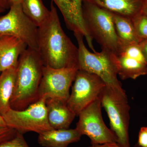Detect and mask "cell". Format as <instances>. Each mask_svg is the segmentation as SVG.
<instances>
[{
    "mask_svg": "<svg viewBox=\"0 0 147 147\" xmlns=\"http://www.w3.org/2000/svg\"><path fill=\"white\" fill-rule=\"evenodd\" d=\"M50 10L49 17L38 28V51L44 65L54 68H78V47L64 31L52 1Z\"/></svg>",
    "mask_w": 147,
    "mask_h": 147,
    "instance_id": "1",
    "label": "cell"
},
{
    "mask_svg": "<svg viewBox=\"0 0 147 147\" xmlns=\"http://www.w3.org/2000/svg\"><path fill=\"white\" fill-rule=\"evenodd\" d=\"M44 63L38 51L28 47L19 57L11 108L23 110L38 100Z\"/></svg>",
    "mask_w": 147,
    "mask_h": 147,
    "instance_id": "2",
    "label": "cell"
},
{
    "mask_svg": "<svg viewBox=\"0 0 147 147\" xmlns=\"http://www.w3.org/2000/svg\"><path fill=\"white\" fill-rule=\"evenodd\" d=\"M74 36L78 45V69L97 75L107 86L123 88L117 78V64L115 54L104 50L99 53H91L84 44L83 36Z\"/></svg>",
    "mask_w": 147,
    "mask_h": 147,
    "instance_id": "3",
    "label": "cell"
},
{
    "mask_svg": "<svg viewBox=\"0 0 147 147\" xmlns=\"http://www.w3.org/2000/svg\"><path fill=\"white\" fill-rule=\"evenodd\" d=\"M83 14L88 32L102 50L116 54L122 45L117 35L112 13L93 4L83 2Z\"/></svg>",
    "mask_w": 147,
    "mask_h": 147,
    "instance_id": "4",
    "label": "cell"
},
{
    "mask_svg": "<svg viewBox=\"0 0 147 147\" xmlns=\"http://www.w3.org/2000/svg\"><path fill=\"white\" fill-rule=\"evenodd\" d=\"M100 98L101 105L110 119V129L117 139L118 144L122 146L130 147L129 136L130 107L124 90L106 86Z\"/></svg>",
    "mask_w": 147,
    "mask_h": 147,
    "instance_id": "5",
    "label": "cell"
},
{
    "mask_svg": "<svg viewBox=\"0 0 147 147\" xmlns=\"http://www.w3.org/2000/svg\"><path fill=\"white\" fill-rule=\"evenodd\" d=\"M46 99L41 98L23 110L11 108L3 117L7 127L24 134L28 132L40 134L53 129L48 122Z\"/></svg>",
    "mask_w": 147,
    "mask_h": 147,
    "instance_id": "6",
    "label": "cell"
},
{
    "mask_svg": "<svg viewBox=\"0 0 147 147\" xmlns=\"http://www.w3.org/2000/svg\"><path fill=\"white\" fill-rule=\"evenodd\" d=\"M102 107L99 96L79 113L75 129L82 136L88 137L91 144L117 143L115 134L103 121Z\"/></svg>",
    "mask_w": 147,
    "mask_h": 147,
    "instance_id": "7",
    "label": "cell"
},
{
    "mask_svg": "<svg viewBox=\"0 0 147 147\" xmlns=\"http://www.w3.org/2000/svg\"><path fill=\"white\" fill-rule=\"evenodd\" d=\"M67 100L69 108L78 116L80 112L100 96L106 86L97 75L78 69Z\"/></svg>",
    "mask_w": 147,
    "mask_h": 147,
    "instance_id": "8",
    "label": "cell"
},
{
    "mask_svg": "<svg viewBox=\"0 0 147 147\" xmlns=\"http://www.w3.org/2000/svg\"><path fill=\"white\" fill-rule=\"evenodd\" d=\"M9 11L0 17V35L15 36L29 48L38 50V27L25 14L21 4L11 5Z\"/></svg>",
    "mask_w": 147,
    "mask_h": 147,
    "instance_id": "9",
    "label": "cell"
},
{
    "mask_svg": "<svg viewBox=\"0 0 147 147\" xmlns=\"http://www.w3.org/2000/svg\"><path fill=\"white\" fill-rule=\"evenodd\" d=\"M78 70L76 67L57 69L44 65L38 89V100L56 98L67 102L69 89Z\"/></svg>",
    "mask_w": 147,
    "mask_h": 147,
    "instance_id": "10",
    "label": "cell"
},
{
    "mask_svg": "<svg viewBox=\"0 0 147 147\" xmlns=\"http://www.w3.org/2000/svg\"><path fill=\"white\" fill-rule=\"evenodd\" d=\"M115 55L118 75L122 80L136 79L147 74V61L139 44H122Z\"/></svg>",
    "mask_w": 147,
    "mask_h": 147,
    "instance_id": "11",
    "label": "cell"
},
{
    "mask_svg": "<svg viewBox=\"0 0 147 147\" xmlns=\"http://www.w3.org/2000/svg\"><path fill=\"white\" fill-rule=\"evenodd\" d=\"M62 14L67 28L74 34H80L85 38L93 52H96L93 39L87 31L83 14V0H52Z\"/></svg>",
    "mask_w": 147,
    "mask_h": 147,
    "instance_id": "12",
    "label": "cell"
},
{
    "mask_svg": "<svg viewBox=\"0 0 147 147\" xmlns=\"http://www.w3.org/2000/svg\"><path fill=\"white\" fill-rule=\"evenodd\" d=\"M28 46L16 37L0 35V69L1 71L16 68L19 57Z\"/></svg>",
    "mask_w": 147,
    "mask_h": 147,
    "instance_id": "13",
    "label": "cell"
},
{
    "mask_svg": "<svg viewBox=\"0 0 147 147\" xmlns=\"http://www.w3.org/2000/svg\"><path fill=\"white\" fill-rule=\"evenodd\" d=\"M67 102L59 98L46 100L48 122L53 129H68L76 115L67 105Z\"/></svg>",
    "mask_w": 147,
    "mask_h": 147,
    "instance_id": "14",
    "label": "cell"
},
{
    "mask_svg": "<svg viewBox=\"0 0 147 147\" xmlns=\"http://www.w3.org/2000/svg\"><path fill=\"white\" fill-rule=\"evenodd\" d=\"M147 0H83L110 13L132 18L142 13Z\"/></svg>",
    "mask_w": 147,
    "mask_h": 147,
    "instance_id": "15",
    "label": "cell"
},
{
    "mask_svg": "<svg viewBox=\"0 0 147 147\" xmlns=\"http://www.w3.org/2000/svg\"><path fill=\"white\" fill-rule=\"evenodd\" d=\"M82 137L75 128L52 129L38 134V142L43 147H67Z\"/></svg>",
    "mask_w": 147,
    "mask_h": 147,
    "instance_id": "16",
    "label": "cell"
},
{
    "mask_svg": "<svg viewBox=\"0 0 147 147\" xmlns=\"http://www.w3.org/2000/svg\"><path fill=\"white\" fill-rule=\"evenodd\" d=\"M16 68H11L1 72L0 76V115L3 116L11 109L10 100L13 94Z\"/></svg>",
    "mask_w": 147,
    "mask_h": 147,
    "instance_id": "17",
    "label": "cell"
},
{
    "mask_svg": "<svg viewBox=\"0 0 147 147\" xmlns=\"http://www.w3.org/2000/svg\"><path fill=\"white\" fill-rule=\"evenodd\" d=\"M112 15L117 35L122 44H139L141 40L136 34L131 19L114 13Z\"/></svg>",
    "mask_w": 147,
    "mask_h": 147,
    "instance_id": "18",
    "label": "cell"
},
{
    "mask_svg": "<svg viewBox=\"0 0 147 147\" xmlns=\"http://www.w3.org/2000/svg\"><path fill=\"white\" fill-rule=\"evenodd\" d=\"M21 4L24 13L38 27L50 15V9L42 0H22Z\"/></svg>",
    "mask_w": 147,
    "mask_h": 147,
    "instance_id": "19",
    "label": "cell"
},
{
    "mask_svg": "<svg viewBox=\"0 0 147 147\" xmlns=\"http://www.w3.org/2000/svg\"><path fill=\"white\" fill-rule=\"evenodd\" d=\"M131 20L136 34L141 41L147 40V16L142 12Z\"/></svg>",
    "mask_w": 147,
    "mask_h": 147,
    "instance_id": "20",
    "label": "cell"
},
{
    "mask_svg": "<svg viewBox=\"0 0 147 147\" xmlns=\"http://www.w3.org/2000/svg\"><path fill=\"white\" fill-rule=\"evenodd\" d=\"M0 147H30L24 138V134L17 132L15 137L0 143Z\"/></svg>",
    "mask_w": 147,
    "mask_h": 147,
    "instance_id": "21",
    "label": "cell"
},
{
    "mask_svg": "<svg viewBox=\"0 0 147 147\" xmlns=\"http://www.w3.org/2000/svg\"><path fill=\"white\" fill-rule=\"evenodd\" d=\"M17 132L16 130L7 127H0V143L12 139Z\"/></svg>",
    "mask_w": 147,
    "mask_h": 147,
    "instance_id": "22",
    "label": "cell"
},
{
    "mask_svg": "<svg viewBox=\"0 0 147 147\" xmlns=\"http://www.w3.org/2000/svg\"><path fill=\"white\" fill-rule=\"evenodd\" d=\"M137 144L140 147H147V127L140 129Z\"/></svg>",
    "mask_w": 147,
    "mask_h": 147,
    "instance_id": "23",
    "label": "cell"
},
{
    "mask_svg": "<svg viewBox=\"0 0 147 147\" xmlns=\"http://www.w3.org/2000/svg\"><path fill=\"white\" fill-rule=\"evenodd\" d=\"M89 147H125L122 146L117 143H108L103 144H91Z\"/></svg>",
    "mask_w": 147,
    "mask_h": 147,
    "instance_id": "24",
    "label": "cell"
},
{
    "mask_svg": "<svg viewBox=\"0 0 147 147\" xmlns=\"http://www.w3.org/2000/svg\"><path fill=\"white\" fill-rule=\"evenodd\" d=\"M139 45L147 61V40H142L139 42Z\"/></svg>",
    "mask_w": 147,
    "mask_h": 147,
    "instance_id": "25",
    "label": "cell"
},
{
    "mask_svg": "<svg viewBox=\"0 0 147 147\" xmlns=\"http://www.w3.org/2000/svg\"><path fill=\"white\" fill-rule=\"evenodd\" d=\"M10 7L7 0H0V8L6 10Z\"/></svg>",
    "mask_w": 147,
    "mask_h": 147,
    "instance_id": "26",
    "label": "cell"
},
{
    "mask_svg": "<svg viewBox=\"0 0 147 147\" xmlns=\"http://www.w3.org/2000/svg\"><path fill=\"white\" fill-rule=\"evenodd\" d=\"M9 6L16 4H21L22 0H7Z\"/></svg>",
    "mask_w": 147,
    "mask_h": 147,
    "instance_id": "27",
    "label": "cell"
},
{
    "mask_svg": "<svg viewBox=\"0 0 147 147\" xmlns=\"http://www.w3.org/2000/svg\"><path fill=\"white\" fill-rule=\"evenodd\" d=\"M7 127L6 124L5 122L3 116L0 115V127Z\"/></svg>",
    "mask_w": 147,
    "mask_h": 147,
    "instance_id": "28",
    "label": "cell"
},
{
    "mask_svg": "<svg viewBox=\"0 0 147 147\" xmlns=\"http://www.w3.org/2000/svg\"><path fill=\"white\" fill-rule=\"evenodd\" d=\"M142 12L147 16V0L145 3Z\"/></svg>",
    "mask_w": 147,
    "mask_h": 147,
    "instance_id": "29",
    "label": "cell"
},
{
    "mask_svg": "<svg viewBox=\"0 0 147 147\" xmlns=\"http://www.w3.org/2000/svg\"><path fill=\"white\" fill-rule=\"evenodd\" d=\"M5 10L4 9H3L0 8V13H2V12H3L4 11H5Z\"/></svg>",
    "mask_w": 147,
    "mask_h": 147,
    "instance_id": "30",
    "label": "cell"
},
{
    "mask_svg": "<svg viewBox=\"0 0 147 147\" xmlns=\"http://www.w3.org/2000/svg\"><path fill=\"white\" fill-rule=\"evenodd\" d=\"M134 147H140L139 146V145L137 144H135V146H134Z\"/></svg>",
    "mask_w": 147,
    "mask_h": 147,
    "instance_id": "31",
    "label": "cell"
},
{
    "mask_svg": "<svg viewBox=\"0 0 147 147\" xmlns=\"http://www.w3.org/2000/svg\"><path fill=\"white\" fill-rule=\"evenodd\" d=\"M1 69H0V76H1Z\"/></svg>",
    "mask_w": 147,
    "mask_h": 147,
    "instance_id": "32",
    "label": "cell"
}]
</instances>
